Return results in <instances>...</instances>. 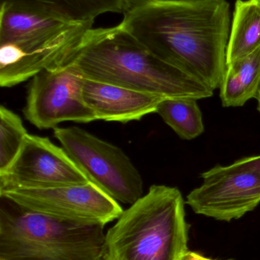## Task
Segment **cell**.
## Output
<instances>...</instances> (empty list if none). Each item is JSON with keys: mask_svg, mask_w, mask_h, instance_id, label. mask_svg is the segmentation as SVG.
<instances>
[{"mask_svg": "<svg viewBox=\"0 0 260 260\" xmlns=\"http://www.w3.org/2000/svg\"><path fill=\"white\" fill-rule=\"evenodd\" d=\"M119 25L153 54L213 91L227 70L230 6L226 0H125Z\"/></svg>", "mask_w": 260, "mask_h": 260, "instance_id": "1", "label": "cell"}, {"mask_svg": "<svg viewBox=\"0 0 260 260\" xmlns=\"http://www.w3.org/2000/svg\"><path fill=\"white\" fill-rule=\"evenodd\" d=\"M73 63L85 79L166 99L213 96L209 85L159 59L119 24L90 29Z\"/></svg>", "mask_w": 260, "mask_h": 260, "instance_id": "2", "label": "cell"}, {"mask_svg": "<svg viewBox=\"0 0 260 260\" xmlns=\"http://www.w3.org/2000/svg\"><path fill=\"white\" fill-rule=\"evenodd\" d=\"M93 23H72L2 3L0 85L10 88L44 70L72 63Z\"/></svg>", "mask_w": 260, "mask_h": 260, "instance_id": "3", "label": "cell"}, {"mask_svg": "<svg viewBox=\"0 0 260 260\" xmlns=\"http://www.w3.org/2000/svg\"><path fill=\"white\" fill-rule=\"evenodd\" d=\"M187 251L185 202L172 186L152 185L105 234V260H180Z\"/></svg>", "mask_w": 260, "mask_h": 260, "instance_id": "4", "label": "cell"}, {"mask_svg": "<svg viewBox=\"0 0 260 260\" xmlns=\"http://www.w3.org/2000/svg\"><path fill=\"white\" fill-rule=\"evenodd\" d=\"M1 199L0 260H105V226L61 221Z\"/></svg>", "mask_w": 260, "mask_h": 260, "instance_id": "5", "label": "cell"}, {"mask_svg": "<svg viewBox=\"0 0 260 260\" xmlns=\"http://www.w3.org/2000/svg\"><path fill=\"white\" fill-rule=\"evenodd\" d=\"M62 148L92 183L117 202L134 204L143 197L138 170L119 147L78 127H55Z\"/></svg>", "mask_w": 260, "mask_h": 260, "instance_id": "6", "label": "cell"}, {"mask_svg": "<svg viewBox=\"0 0 260 260\" xmlns=\"http://www.w3.org/2000/svg\"><path fill=\"white\" fill-rule=\"evenodd\" d=\"M0 197L20 207L61 221L100 224L118 219L123 212L119 202L94 183L50 188H18Z\"/></svg>", "mask_w": 260, "mask_h": 260, "instance_id": "7", "label": "cell"}, {"mask_svg": "<svg viewBox=\"0 0 260 260\" xmlns=\"http://www.w3.org/2000/svg\"><path fill=\"white\" fill-rule=\"evenodd\" d=\"M32 79L23 113L38 129H54L66 121L98 120L84 100L85 78L73 62L56 70H42Z\"/></svg>", "mask_w": 260, "mask_h": 260, "instance_id": "8", "label": "cell"}, {"mask_svg": "<svg viewBox=\"0 0 260 260\" xmlns=\"http://www.w3.org/2000/svg\"><path fill=\"white\" fill-rule=\"evenodd\" d=\"M201 177V186L186 198V204L198 215L230 221L254 210L260 203V175L254 171L233 163L216 165Z\"/></svg>", "mask_w": 260, "mask_h": 260, "instance_id": "9", "label": "cell"}, {"mask_svg": "<svg viewBox=\"0 0 260 260\" xmlns=\"http://www.w3.org/2000/svg\"><path fill=\"white\" fill-rule=\"evenodd\" d=\"M67 151L48 138L27 134L7 171L0 174V192L18 188H50L90 183Z\"/></svg>", "mask_w": 260, "mask_h": 260, "instance_id": "10", "label": "cell"}, {"mask_svg": "<svg viewBox=\"0 0 260 260\" xmlns=\"http://www.w3.org/2000/svg\"><path fill=\"white\" fill-rule=\"evenodd\" d=\"M83 98L98 120L126 123L157 112L166 98L124 87L85 79Z\"/></svg>", "mask_w": 260, "mask_h": 260, "instance_id": "11", "label": "cell"}, {"mask_svg": "<svg viewBox=\"0 0 260 260\" xmlns=\"http://www.w3.org/2000/svg\"><path fill=\"white\" fill-rule=\"evenodd\" d=\"M15 9L72 23H94L102 14L122 13L125 0H0Z\"/></svg>", "mask_w": 260, "mask_h": 260, "instance_id": "12", "label": "cell"}, {"mask_svg": "<svg viewBox=\"0 0 260 260\" xmlns=\"http://www.w3.org/2000/svg\"><path fill=\"white\" fill-rule=\"evenodd\" d=\"M260 48V2L237 0L227 47V66Z\"/></svg>", "mask_w": 260, "mask_h": 260, "instance_id": "13", "label": "cell"}, {"mask_svg": "<svg viewBox=\"0 0 260 260\" xmlns=\"http://www.w3.org/2000/svg\"><path fill=\"white\" fill-rule=\"evenodd\" d=\"M260 84V48L250 56L227 66L220 86L225 108L242 107L256 98Z\"/></svg>", "mask_w": 260, "mask_h": 260, "instance_id": "14", "label": "cell"}, {"mask_svg": "<svg viewBox=\"0 0 260 260\" xmlns=\"http://www.w3.org/2000/svg\"><path fill=\"white\" fill-rule=\"evenodd\" d=\"M193 99H164L157 107V114L181 139L192 140L205 130L203 114Z\"/></svg>", "mask_w": 260, "mask_h": 260, "instance_id": "15", "label": "cell"}, {"mask_svg": "<svg viewBox=\"0 0 260 260\" xmlns=\"http://www.w3.org/2000/svg\"><path fill=\"white\" fill-rule=\"evenodd\" d=\"M28 134L19 116L0 107V174L7 171Z\"/></svg>", "mask_w": 260, "mask_h": 260, "instance_id": "16", "label": "cell"}, {"mask_svg": "<svg viewBox=\"0 0 260 260\" xmlns=\"http://www.w3.org/2000/svg\"><path fill=\"white\" fill-rule=\"evenodd\" d=\"M234 164L244 169L254 171L260 175V155L244 157L236 160Z\"/></svg>", "mask_w": 260, "mask_h": 260, "instance_id": "17", "label": "cell"}, {"mask_svg": "<svg viewBox=\"0 0 260 260\" xmlns=\"http://www.w3.org/2000/svg\"><path fill=\"white\" fill-rule=\"evenodd\" d=\"M180 260H215L212 259H209V258L205 257V256H201V254L195 253V252L189 251L188 250L183 257Z\"/></svg>", "mask_w": 260, "mask_h": 260, "instance_id": "18", "label": "cell"}, {"mask_svg": "<svg viewBox=\"0 0 260 260\" xmlns=\"http://www.w3.org/2000/svg\"><path fill=\"white\" fill-rule=\"evenodd\" d=\"M152 1L158 2V3H188V2L196 1V0H152Z\"/></svg>", "mask_w": 260, "mask_h": 260, "instance_id": "19", "label": "cell"}, {"mask_svg": "<svg viewBox=\"0 0 260 260\" xmlns=\"http://www.w3.org/2000/svg\"><path fill=\"white\" fill-rule=\"evenodd\" d=\"M255 99L257 101V109L260 113V84L259 88H258L257 94H256V98H255Z\"/></svg>", "mask_w": 260, "mask_h": 260, "instance_id": "20", "label": "cell"}, {"mask_svg": "<svg viewBox=\"0 0 260 260\" xmlns=\"http://www.w3.org/2000/svg\"><path fill=\"white\" fill-rule=\"evenodd\" d=\"M259 1L260 2V0H259Z\"/></svg>", "mask_w": 260, "mask_h": 260, "instance_id": "21", "label": "cell"}, {"mask_svg": "<svg viewBox=\"0 0 260 260\" xmlns=\"http://www.w3.org/2000/svg\"><path fill=\"white\" fill-rule=\"evenodd\" d=\"M230 260H232V259H230Z\"/></svg>", "mask_w": 260, "mask_h": 260, "instance_id": "22", "label": "cell"}]
</instances>
